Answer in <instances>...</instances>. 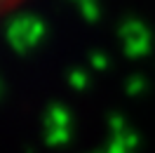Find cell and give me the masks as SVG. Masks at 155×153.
Returning a JSON list of instances; mask_svg holds the SVG:
<instances>
[{
  "label": "cell",
  "instance_id": "cell-1",
  "mask_svg": "<svg viewBox=\"0 0 155 153\" xmlns=\"http://www.w3.org/2000/svg\"><path fill=\"white\" fill-rule=\"evenodd\" d=\"M19 2H21V0H0V17L7 14V12H10L14 5H19Z\"/></svg>",
  "mask_w": 155,
  "mask_h": 153
}]
</instances>
